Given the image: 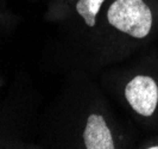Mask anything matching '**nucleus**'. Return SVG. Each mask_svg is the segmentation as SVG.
I'll list each match as a JSON object with an SVG mask.
<instances>
[{
	"label": "nucleus",
	"mask_w": 158,
	"mask_h": 149,
	"mask_svg": "<svg viewBox=\"0 0 158 149\" xmlns=\"http://www.w3.org/2000/svg\"><path fill=\"white\" fill-rule=\"evenodd\" d=\"M107 17L114 28L135 38L148 36L152 25V13L143 0H115Z\"/></svg>",
	"instance_id": "nucleus-1"
},
{
	"label": "nucleus",
	"mask_w": 158,
	"mask_h": 149,
	"mask_svg": "<svg viewBox=\"0 0 158 149\" xmlns=\"http://www.w3.org/2000/svg\"><path fill=\"white\" fill-rule=\"evenodd\" d=\"M125 95L131 107L139 115L149 117L157 106L158 87L155 80L150 77H135L127 84Z\"/></svg>",
	"instance_id": "nucleus-2"
},
{
	"label": "nucleus",
	"mask_w": 158,
	"mask_h": 149,
	"mask_svg": "<svg viewBox=\"0 0 158 149\" xmlns=\"http://www.w3.org/2000/svg\"><path fill=\"white\" fill-rule=\"evenodd\" d=\"M87 149H113L114 143L103 117L90 115L83 133Z\"/></svg>",
	"instance_id": "nucleus-3"
},
{
	"label": "nucleus",
	"mask_w": 158,
	"mask_h": 149,
	"mask_svg": "<svg viewBox=\"0 0 158 149\" xmlns=\"http://www.w3.org/2000/svg\"><path fill=\"white\" fill-rule=\"evenodd\" d=\"M105 0H80L76 4V11L80 13L88 26L95 25V17Z\"/></svg>",
	"instance_id": "nucleus-4"
},
{
	"label": "nucleus",
	"mask_w": 158,
	"mask_h": 149,
	"mask_svg": "<svg viewBox=\"0 0 158 149\" xmlns=\"http://www.w3.org/2000/svg\"><path fill=\"white\" fill-rule=\"evenodd\" d=\"M150 149H158V146H155V147H150Z\"/></svg>",
	"instance_id": "nucleus-5"
}]
</instances>
